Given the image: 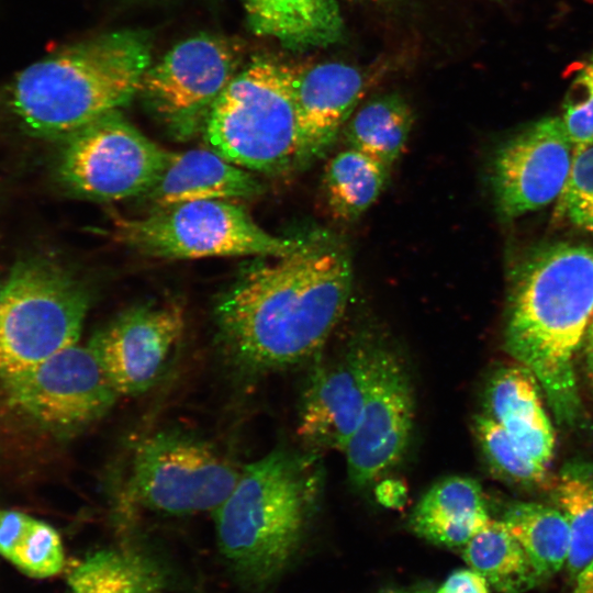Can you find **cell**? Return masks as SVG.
<instances>
[{"mask_svg": "<svg viewBox=\"0 0 593 593\" xmlns=\"http://www.w3.org/2000/svg\"><path fill=\"white\" fill-rule=\"evenodd\" d=\"M351 283L347 250L323 237L303 239L291 253L255 267L215 305L225 358L250 374L312 357L343 317Z\"/></svg>", "mask_w": 593, "mask_h": 593, "instance_id": "obj_1", "label": "cell"}, {"mask_svg": "<svg viewBox=\"0 0 593 593\" xmlns=\"http://www.w3.org/2000/svg\"><path fill=\"white\" fill-rule=\"evenodd\" d=\"M593 318V247L540 246L513 273L505 347L533 372L557 419L579 415L573 359Z\"/></svg>", "mask_w": 593, "mask_h": 593, "instance_id": "obj_2", "label": "cell"}, {"mask_svg": "<svg viewBox=\"0 0 593 593\" xmlns=\"http://www.w3.org/2000/svg\"><path fill=\"white\" fill-rule=\"evenodd\" d=\"M150 65L152 42L145 32H109L19 71L4 87V102L30 135L66 138L128 103Z\"/></svg>", "mask_w": 593, "mask_h": 593, "instance_id": "obj_3", "label": "cell"}, {"mask_svg": "<svg viewBox=\"0 0 593 593\" xmlns=\"http://www.w3.org/2000/svg\"><path fill=\"white\" fill-rule=\"evenodd\" d=\"M311 461L275 450L239 471L213 512L228 566L251 585L272 580L293 555L318 488Z\"/></svg>", "mask_w": 593, "mask_h": 593, "instance_id": "obj_4", "label": "cell"}, {"mask_svg": "<svg viewBox=\"0 0 593 593\" xmlns=\"http://www.w3.org/2000/svg\"><path fill=\"white\" fill-rule=\"evenodd\" d=\"M203 132L212 150L246 170L277 174L302 166L293 66L255 59L217 97Z\"/></svg>", "mask_w": 593, "mask_h": 593, "instance_id": "obj_5", "label": "cell"}, {"mask_svg": "<svg viewBox=\"0 0 593 593\" xmlns=\"http://www.w3.org/2000/svg\"><path fill=\"white\" fill-rule=\"evenodd\" d=\"M89 305L87 288L56 261H15L0 289V377L77 344Z\"/></svg>", "mask_w": 593, "mask_h": 593, "instance_id": "obj_6", "label": "cell"}, {"mask_svg": "<svg viewBox=\"0 0 593 593\" xmlns=\"http://www.w3.org/2000/svg\"><path fill=\"white\" fill-rule=\"evenodd\" d=\"M113 237L155 258L281 257L302 240L272 235L239 204L200 200L158 208L143 217H115Z\"/></svg>", "mask_w": 593, "mask_h": 593, "instance_id": "obj_7", "label": "cell"}, {"mask_svg": "<svg viewBox=\"0 0 593 593\" xmlns=\"http://www.w3.org/2000/svg\"><path fill=\"white\" fill-rule=\"evenodd\" d=\"M58 175L76 195L120 201L148 193L167 168L166 150L111 111L65 138Z\"/></svg>", "mask_w": 593, "mask_h": 593, "instance_id": "obj_8", "label": "cell"}, {"mask_svg": "<svg viewBox=\"0 0 593 593\" xmlns=\"http://www.w3.org/2000/svg\"><path fill=\"white\" fill-rule=\"evenodd\" d=\"M0 381L13 410L57 435L97 422L119 396L88 344L70 345Z\"/></svg>", "mask_w": 593, "mask_h": 593, "instance_id": "obj_9", "label": "cell"}, {"mask_svg": "<svg viewBox=\"0 0 593 593\" xmlns=\"http://www.w3.org/2000/svg\"><path fill=\"white\" fill-rule=\"evenodd\" d=\"M239 471L208 443L159 433L136 448L131 489L144 506L172 515L214 512L232 491Z\"/></svg>", "mask_w": 593, "mask_h": 593, "instance_id": "obj_10", "label": "cell"}, {"mask_svg": "<svg viewBox=\"0 0 593 593\" xmlns=\"http://www.w3.org/2000/svg\"><path fill=\"white\" fill-rule=\"evenodd\" d=\"M236 53L219 36L201 34L174 46L145 71L139 92L179 138L203 130L208 114L236 75Z\"/></svg>", "mask_w": 593, "mask_h": 593, "instance_id": "obj_11", "label": "cell"}, {"mask_svg": "<svg viewBox=\"0 0 593 593\" xmlns=\"http://www.w3.org/2000/svg\"><path fill=\"white\" fill-rule=\"evenodd\" d=\"M574 148L560 116L524 126L496 148L490 181L499 214L514 220L560 197Z\"/></svg>", "mask_w": 593, "mask_h": 593, "instance_id": "obj_12", "label": "cell"}, {"mask_svg": "<svg viewBox=\"0 0 593 593\" xmlns=\"http://www.w3.org/2000/svg\"><path fill=\"white\" fill-rule=\"evenodd\" d=\"M414 425V396L398 355L373 344L360 423L345 450L348 478L366 488L405 455Z\"/></svg>", "mask_w": 593, "mask_h": 593, "instance_id": "obj_13", "label": "cell"}, {"mask_svg": "<svg viewBox=\"0 0 593 593\" xmlns=\"http://www.w3.org/2000/svg\"><path fill=\"white\" fill-rule=\"evenodd\" d=\"M183 326L178 305H141L121 313L88 345L119 395H136L160 379Z\"/></svg>", "mask_w": 593, "mask_h": 593, "instance_id": "obj_14", "label": "cell"}, {"mask_svg": "<svg viewBox=\"0 0 593 593\" xmlns=\"http://www.w3.org/2000/svg\"><path fill=\"white\" fill-rule=\"evenodd\" d=\"M373 343L351 347L339 360L317 363L309 378L298 433L316 448L344 451L361 419Z\"/></svg>", "mask_w": 593, "mask_h": 593, "instance_id": "obj_15", "label": "cell"}, {"mask_svg": "<svg viewBox=\"0 0 593 593\" xmlns=\"http://www.w3.org/2000/svg\"><path fill=\"white\" fill-rule=\"evenodd\" d=\"M365 90V75L349 64L325 61L293 67L303 165L323 155L333 144Z\"/></svg>", "mask_w": 593, "mask_h": 593, "instance_id": "obj_16", "label": "cell"}, {"mask_svg": "<svg viewBox=\"0 0 593 593\" xmlns=\"http://www.w3.org/2000/svg\"><path fill=\"white\" fill-rule=\"evenodd\" d=\"M261 186L251 171L226 160L214 150L172 152L158 182L148 192L158 208L200 200L249 199Z\"/></svg>", "mask_w": 593, "mask_h": 593, "instance_id": "obj_17", "label": "cell"}, {"mask_svg": "<svg viewBox=\"0 0 593 593\" xmlns=\"http://www.w3.org/2000/svg\"><path fill=\"white\" fill-rule=\"evenodd\" d=\"M488 415L537 463L547 467L555 435L542 407L537 379L524 366L499 370L486 389Z\"/></svg>", "mask_w": 593, "mask_h": 593, "instance_id": "obj_18", "label": "cell"}, {"mask_svg": "<svg viewBox=\"0 0 593 593\" xmlns=\"http://www.w3.org/2000/svg\"><path fill=\"white\" fill-rule=\"evenodd\" d=\"M490 519L480 484L468 477L451 475L419 499L409 526L432 544L463 548Z\"/></svg>", "mask_w": 593, "mask_h": 593, "instance_id": "obj_19", "label": "cell"}, {"mask_svg": "<svg viewBox=\"0 0 593 593\" xmlns=\"http://www.w3.org/2000/svg\"><path fill=\"white\" fill-rule=\"evenodd\" d=\"M250 29L293 49L340 42L345 23L336 0H243Z\"/></svg>", "mask_w": 593, "mask_h": 593, "instance_id": "obj_20", "label": "cell"}, {"mask_svg": "<svg viewBox=\"0 0 593 593\" xmlns=\"http://www.w3.org/2000/svg\"><path fill=\"white\" fill-rule=\"evenodd\" d=\"M462 557L500 593H524L544 582L502 519L491 518L465 545Z\"/></svg>", "mask_w": 593, "mask_h": 593, "instance_id": "obj_21", "label": "cell"}, {"mask_svg": "<svg viewBox=\"0 0 593 593\" xmlns=\"http://www.w3.org/2000/svg\"><path fill=\"white\" fill-rule=\"evenodd\" d=\"M413 122V111L406 100L396 93H387L357 109L343 130L348 147L392 168L406 146Z\"/></svg>", "mask_w": 593, "mask_h": 593, "instance_id": "obj_22", "label": "cell"}, {"mask_svg": "<svg viewBox=\"0 0 593 593\" xmlns=\"http://www.w3.org/2000/svg\"><path fill=\"white\" fill-rule=\"evenodd\" d=\"M390 171L391 168L353 147L335 154L323 175L331 213L340 221L357 220L378 200Z\"/></svg>", "mask_w": 593, "mask_h": 593, "instance_id": "obj_23", "label": "cell"}, {"mask_svg": "<svg viewBox=\"0 0 593 593\" xmlns=\"http://www.w3.org/2000/svg\"><path fill=\"white\" fill-rule=\"evenodd\" d=\"M502 521L523 546L542 581L566 567L571 534L560 510L534 502H517L506 510Z\"/></svg>", "mask_w": 593, "mask_h": 593, "instance_id": "obj_24", "label": "cell"}, {"mask_svg": "<svg viewBox=\"0 0 593 593\" xmlns=\"http://www.w3.org/2000/svg\"><path fill=\"white\" fill-rule=\"evenodd\" d=\"M71 593H155L161 577L154 563L126 550L94 551L71 567Z\"/></svg>", "mask_w": 593, "mask_h": 593, "instance_id": "obj_25", "label": "cell"}, {"mask_svg": "<svg viewBox=\"0 0 593 593\" xmlns=\"http://www.w3.org/2000/svg\"><path fill=\"white\" fill-rule=\"evenodd\" d=\"M555 495L570 527L571 545L564 568L573 582L593 560V462L566 465Z\"/></svg>", "mask_w": 593, "mask_h": 593, "instance_id": "obj_26", "label": "cell"}, {"mask_svg": "<svg viewBox=\"0 0 593 593\" xmlns=\"http://www.w3.org/2000/svg\"><path fill=\"white\" fill-rule=\"evenodd\" d=\"M473 429L482 452L492 469L514 483L540 485L547 480V467L533 460L508 433L488 414L474 418Z\"/></svg>", "mask_w": 593, "mask_h": 593, "instance_id": "obj_27", "label": "cell"}, {"mask_svg": "<svg viewBox=\"0 0 593 593\" xmlns=\"http://www.w3.org/2000/svg\"><path fill=\"white\" fill-rule=\"evenodd\" d=\"M5 559L29 577H53L65 563L60 536L49 524L32 517L20 542Z\"/></svg>", "mask_w": 593, "mask_h": 593, "instance_id": "obj_28", "label": "cell"}, {"mask_svg": "<svg viewBox=\"0 0 593 593\" xmlns=\"http://www.w3.org/2000/svg\"><path fill=\"white\" fill-rule=\"evenodd\" d=\"M560 118L572 141L574 156L593 145V52L578 67Z\"/></svg>", "mask_w": 593, "mask_h": 593, "instance_id": "obj_29", "label": "cell"}, {"mask_svg": "<svg viewBox=\"0 0 593 593\" xmlns=\"http://www.w3.org/2000/svg\"><path fill=\"white\" fill-rule=\"evenodd\" d=\"M557 213L575 227L593 233V145L574 156Z\"/></svg>", "mask_w": 593, "mask_h": 593, "instance_id": "obj_30", "label": "cell"}, {"mask_svg": "<svg viewBox=\"0 0 593 593\" xmlns=\"http://www.w3.org/2000/svg\"><path fill=\"white\" fill-rule=\"evenodd\" d=\"M32 517L18 511L0 508V555L7 558L23 537Z\"/></svg>", "mask_w": 593, "mask_h": 593, "instance_id": "obj_31", "label": "cell"}, {"mask_svg": "<svg viewBox=\"0 0 593 593\" xmlns=\"http://www.w3.org/2000/svg\"><path fill=\"white\" fill-rule=\"evenodd\" d=\"M486 580L471 568L459 569L448 575L432 593H489Z\"/></svg>", "mask_w": 593, "mask_h": 593, "instance_id": "obj_32", "label": "cell"}, {"mask_svg": "<svg viewBox=\"0 0 593 593\" xmlns=\"http://www.w3.org/2000/svg\"><path fill=\"white\" fill-rule=\"evenodd\" d=\"M572 583L573 588L570 593H593V560Z\"/></svg>", "mask_w": 593, "mask_h": 593, "instance_id": "obj_33", "label": "cell"}, {"mask_svg": "<svg viewBox=\"0 0 593 593\" xmlns=\"http://www.w3.org/2000/svg\"><path fill=\"white\" fill-rule=\"evenodd\" d=\"M383 593H432V591L422 590V589H389Z\"/></svg>", "mask_w": 593, "mask_h": 593, "instance_id": "obj_34", "label": "cell"}, {"mask_svg": "<svg viewBox=\"0 0 593 593\" xmlns=\"http://www.w3.org/2000/svg\"><path fill=\"white\" fill-rule=\"evenodd\" d=\"M589 355H590V363L593 369V318L589 328Z\"/></svg>", "mask_w": 593, "mask_h": 593, "instance_id": "obj_35", "label": "cell"}]
</instances>
